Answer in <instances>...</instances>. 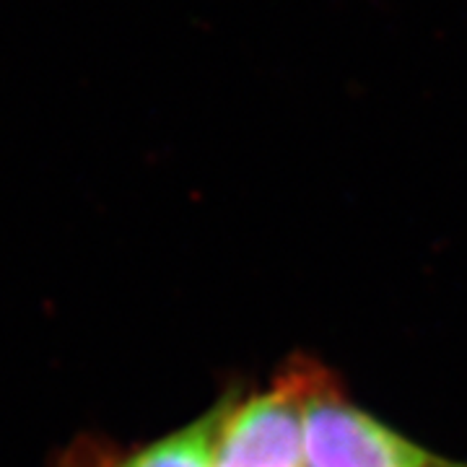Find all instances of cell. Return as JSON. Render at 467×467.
I'll use <instances>...</instances> for the list:
<instances>
[{
	"label": "cell",
	"instance_id": "obj_1",
	"mask_svg": "<svg viewBox=\"0 0 467 467\" xmlns=\"http://www.w3.org/2000/svg\"><path fill=\"white\" fill-rule=\"evenodd\" d=\"M325 368L294 364L242 402H221L213 467H306V405Z\"/></svg>",
	"mask_w": 467,
	"mask_h": 467
},
{
	"label": "cell",
	"instance_id": "obj_2",
	"mask_svg": "<svg viewBox=\"0 0 467 467\" xmlns=\"http://www.w3.org/2000/svg\"><path fill=\"white\" fill-rule=\"evenodd\" d=\"M306 467H467L418 447L319 379L306 405Z\"/></svg>",
	"mask_w": 467,
	"mask_h": 467
},
{
	"label": "cell",
	"instance_id": "obj_3",
	"mask_svg": "<svg viewBox=\"0 0 467 467\" xmlns=\"http://www.w3.org/2000/svg\"><path fill=\"white\" fill-rule=\"evenodd\" d=\"M221 405L198 420L135 450L78 447L67 457V467H213Z\"/></svg>",
	"mask_w": 467,
	"mask_h": 467
}]
</instances>
